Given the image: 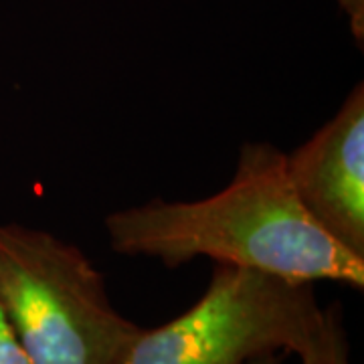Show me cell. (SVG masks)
Segmentation results:
<instances>
[{"instance_id": "obj_1", "label": "cell", "mask_w": 364, "mask_h": 364, "mask_svg": "<svg viewBox=\"0 0 364 364\" xmlns=\"http://www.w3.org/2000/svg\"><path fill=\"white\" fill-rule=\"evenodd\" d=\"M109 247L181 267L196 257L272 273L291 282L364 287V255L336 241L304 207L286 152L241 146L231 182L198 200L154 198L105 217Z\"/></svg>"}, {"instance_id": "obj_2", "label": "cell", "mask_w": 364, "mask_h": 364, "mask_svg": "<svg viewBox=\"0 0 364 364\" xmlns=\"http://www.w3.org/2000/svg\"><path fill=\"white\" fill-rule=\"evenodd\" d=\"M0 310L31 364H117L142 332L83 249L18 223H0Z\"/></svg>"}, {"instance_id": "obj_3", "label": "cell", "mask_w": 364, "mask_h": 364, "mask_svg": "<svg viewBox=\"0 0 364 364\" xmlns=\"http://www.w3.org/2000/svg\"><path fill=\"white\" fill-rule=\"evenodd\" d=\"M322 310L314 284L217 263L195 306L142 328L117 364H243L267 352L299 354Z\"/></svg>"}, {"instance_id": "obj_4", "label": "cell", "mask_w": 364, "mask_h": 364, "mask_svg": "<svg viewBox=\"0 0 364 364\" xmlns=\"http://www.w3.org/2000/svg\"><path fill=\"white\" fill-rule=\"evenodd\" d=\"M304 207L342 245L364 255V85L308 142L286 154Z\"/></svg>"}, {"instance_id": "obj_5", "label": "cell", "mask_w": 364, "mask_h": 364, "mask_svg": "<svg viewBox=\"0 0 364 364\" xmlns=\"http://www.w3.org/2000/svg\"><path fill=\"white\" fill-rule=\"evenodd\" d=\"M301 364H350V346L344 328L342 304L322 310V320L310 342L298 354Z\"/></svg>"}, {"instance_id": "obj_6", "label": "cell", "mask_w": 364, "mask_h": 364, "mask_svg": "<svg viewBox=\"0 0 364 364\" xmlns=\"http://www.w3.org/2000/svg\"><path fill=\"white\" fill-rule=\"evenodd\" d=\"M0 364H31L2 310H0Z\"/></svg>"}, {"instance_id": "obj_7", "label": "cell", "mask_w": 364, "mask_h": 364, "mask_svg": "<svg viewBox=\"0 0 364 364\" xmlns=\"http://www.w3.org/2000/svg\"><path fill=\"white\" fill-rule=\"evenodd\" d=\"M340 9L348 16V25L354 41L363 49L364 43V0H338Z\"/></svg>"}, {"instance_id": "obj_8", "label": "cell", "mask_w": 364, "mask_h": 364, "mask_svg": "<svg viewBox=\"0 0 364 364\" xmlns=\"http://www.w3.org/2000/svg\"><path fill=\"white\" fill-rule=\"evenodd\" d=\"M282 356H284V352H267V354L253 356L243 364H282Z\"/></svg>"}]
</instances>
